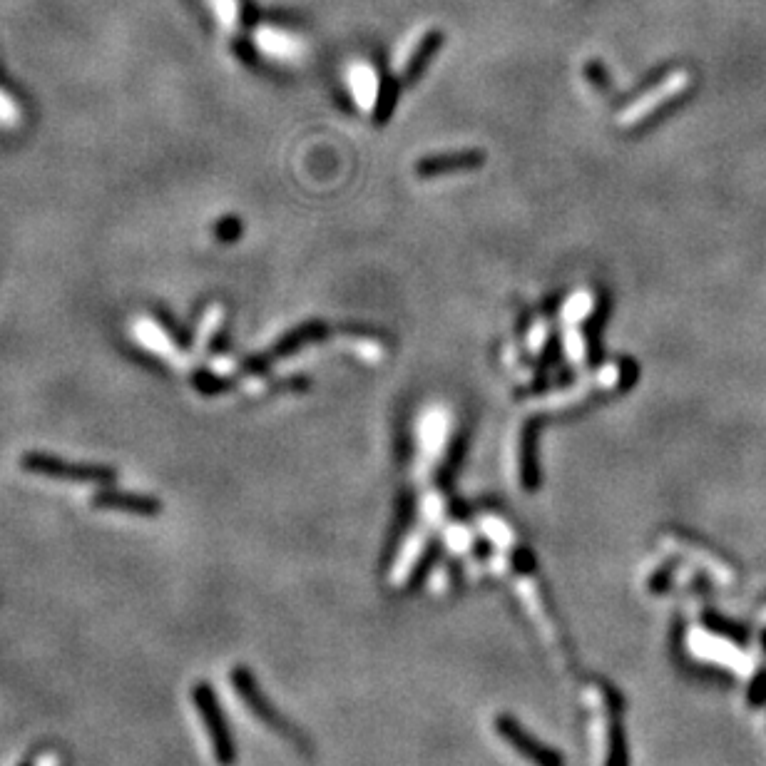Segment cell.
Returning a JSON list of instances; mask_svg holds the SVG:
<instances>
[{
	"instance_id": "cell-1",
	"label": "cell",
	"mask_w": 766,
	"mask_h": 766,
	"mask_svg": "<svg viewBox=\"0 0 766 766\" xmlns=\"http://www.w3.org/2000/svg\"><path fill=\"white\" fill-rule=\"evenodd\" d=\"M232 684H234V689H237L239 699L244 702V707H247L249 712H252L254 717L259 719V722L267 724L272 732H277L279 737H284L287 742L294 744L299 752H309V742H306V739L301 737L299 729L291 727L287 719L279 714V709L274 707V704L269 702L267 697H264L262 689H259V684H257V679H254V674L249 672L247 667H237V670L232 672Z\"/></svg>"
},
{
	"instance_id": "cell-2",
	"label": "cell",
	"mask_w": 766,
	"mask_h": 766,
	"mask_svg": "<svg viewBox=\"0 0 766 766\" xmlns=\"http://www.w3.org/2000/svg\"><path fill=\"white\" fill-rule=\"evenodd\" d=\"M194 709H197L199 719H202V727L207 732L209 747H212L214 759L219 766H234L237 762V747H234L232 729H229L227 719H224L222 707H219V699L214 694V689L207 682L194 684L192 689Z\"/></svg>"
},
{
	"instance_id": "cell-3",
	"label": "cell",
	"mask_w": 766,
	"mask_h": 766,
	"mask_svg": "<svg viewBox=\"0 0 766 766\" xmlns=\"http://www.w3.org/2000/svg\"><path fill=\"white\" fill-rule=\"evenodd\" d=\"M495 732L503 737V742H508L515 752L523 759H528L533 766H565L563 754L558 749L548 747V744L538 742L528 729L520 727V722L510 714H498L495 717Z\"/></svg>"
},
{
	"instance_id": "cell-4",
	"label": "cell",
	"mask_w": 766,
	"mask_h": 766,
	"mask_svg": "<svg viewBox=\"0 0 766 766\" xmlns=\"http://www.w3.org/2000/svg\"><path fill=\"white\" fill-rule=\"evenodd\" d=\"M20 466L25 471L35 473V476L55 478V480H70V483H110L115 473L110 468L100 466H73V463L58 461L53 456H43V453H25L20 458Z\"/></svg>"
},
{
	"instance_id": "cell-5",
	"label": "cell",
	"mask_w": 766,
	"mask_h": 766,
	"mask_svg": "<svg viewBox=\"0 0 766 766\" xmlns=\"http://www.w3.org/2000/svg\"><path fill=\"white\" fill-rule=\"evenodd\" d=\"M687 88H689L687 70H674V73L667 75L665 80H660V85H657V88L647 90V93H642L640 97H637V100L632 102L630 107H625V110L617 115V125L620 127L637 125V122L645 120V117L652 115L655 110H660L662 105H667L672 97L684 93Z\"/></svg>"
},
{
	"instance_id": "cell-6",
	"label": "cell",
	"mask_w": 766,
	"mask_h": 766,
	"mask_svg": "<svg viewBox=\"0 0 766 766\" xmlns=\"http://www.w3.org/2000/svg\"><path fill=\"white\" fill-rule=\"evenodd\" d=\"M132 336L142 349H147L165 364L175 366V369H187V364H190L180 346L175 344V339L152 316H137L135 324H132Z\"/></svg>"
},
{
	"instance_id": "cell-7",
	"label": "cell",
	"mask_w": 766,
	"mask_h": 766,
	"mask_svg": "<svg viewBox=\"0 0 766 766\" xmlns=\"http://www.w3.org/2000/svg\"><path fill=\"white\" fill-rule=\"evenodd\" d=\"M254 45L259 53L277 60V63H299L309 53L304 38L287 28H277V25H259L254 30Z\"/></svg>"
},
{
	"instance_id": "cell-8",
	"label": "cell",
	"mask_w": 766,
	"mask_h": 766,
	"mask_svg": "<svg viewBox=\"0 0 766 766\" xmlns=\"http://www.w3.org/2000/svg\"><path fill=\"white\" fill-rule=\"evenodd\" d=\"M438 40H441L438 30L428 28V25H421V28L413 30V33L398 45L396 55H393V73H396L398 78L411 75L413 70L431 55V50L436 48Z\"/></svg>"
},
{
	"instance_id": "cell-9",
	"label": "cell",
	"mask_w": 766,
	"mask_h": 766,
	"mask_svg": "<svg viewBox=\"0 0 766 766\" xmlns=\"http://www.w3.org/2000/svg\"><path fill=\"white\" fill-rule=\"evenodd\" d=\"M448 433H451V413L441 406H431L421 416L416 428L418 446H421V456H426L428 461L436 463V458L441 456L443 448H446Z\"/></svg>"
},
{
	"instance_id": "cell-10",
	"label": "cell",
	"mask_w": 766,
	"mask_h": 766,
	"mask_svg": "<svg viewBox=\"0 0 766 766\" xmlns=\"http://www.w3.org/2000/svg\"><path fill=\"white\" fill-rule=\"evenodd\" d=\"M346 85H349V93L361 112H374L381 90V80L374 65L364 63V60H354L349 70H346Z\"/></svg>"
},
{
	"instance_id": "cell-11",
	"label": "cell",
	"mask_w": 766,
	"mask_h": 766,
	"mask_svg": "<svg viewBox=\"0 0 766 766\" xmlns=\"http://www.w3.org/2000/svg\"><path fill=\"white\" fill-rule=\"evenodd\" d=\"M617 381H620V369H617V366H607V369L597 371L592 379L582 381L580 386H573L570 391H563V393H553V396H548V398H540V401L533 403V406H538V408L570 406V403H577L582 396H587L590 391H595V388H610V386H615Z\"/></svg>"
},
{
	"instance_id": "cell-12",
	"label": "cell",
	"mask_w": 766,
	"mask_h": 766,
	"mask_svg": "<svg viewBox=\"0 0 766 766\" xmlns=\"http://www.w3.org/2000/svg\"><path fill=\"white\" fill-rule=\"evenodd\" d=\"M95 508L105 510H122V513L135 515H157L162 510V503L150 495H135V493H117V490H102L93 495Z\"/></svg>"
},
{
	"instance_id": "cell-13",
	"label": "cell",
	"mask_w": 766,
	"mask_h": 766,
	"mask_svg": "<svg viewBox=\"0 0 766 766\" xmlns=\"http://www.w3.org/2000/svg\"><path fill=\"white\" fill-rule=\"evenodd\" d=\"M605 766H630V747H627V732L625 727H622L620 712H612L610 732H607Z\"/></svg>"
},
{
	"instance_id": "cell-14",
	"label": "cell",
	"mask_w": 766,
	"mask_h": 766,
	"mask_svg": "<svg viewBox=\"0 0 766 766\" xmlns=\"http://www.w3.org/2000/svg\"><path fill=\"white\" fill-rule=\"evenodd\" d=\"M222 319H224V306L222 304H212L207 309V314H204L202 324H199L197 329V336H194V356H204V351L209 349V344H212V336L214 331L222 326Z\"/></svg>"
},
{
	"instance_id": "cell-15",
	"label": "cell",
	"mask_w": 766,
	"mask_h": 766,
	"mask_svg": "<svg viewBox=\"0 0 766 766\" xmlns=\"http://www.w3.org/2000/svg\"><path fill=\"white\" fill-rule=\"evenodd\" d=\"M209 8H212L214 18L219 20L227 33H234L239 28V20H242V5L239 0H209Z\"/></svg>"
},
{
	"instance_id": "cell-16",
	"label": "cell",
	"mask_w": 766,
	"mask_h": 766,
	"mask_svg": "<svg viewBox=\"0 0 766 766\" xmlns=\"http://www.w3.org/2000/svg\"><path fill=\"white\" fill-rule=\"evenodd\" d=\"M592 304H595V301H592L590 291H577V294L570 296L568 304H565L563 319L568 321V324H577V321H582L590 314Z\"/></svg>"
},
{
	"instance_id": "cell-17",
	"label": "cell",
	"mask_w": 766,
	"mask_h": 766,
	"mask_svg": "<svg viewBox=\"0 0 766 766\" xmlns=\"http://www.w3.org/2000/svg\"><path fill=\"white\" fill-rule=\"evenodd\" d=\"M20 120H23V112H20L18 102L0 88V127L15 130V127H20Z\"/></svg>"
},
{
	"instance_id": "cell-18",
	"label": "cell",
	"mask_w": 766,
	"mask_h": 766,
	"mask_svg": "<svg viewBox=\"0 0 766 766\" xmlns=\"http://www.w3.org/2000/svg\"><path fill=\"white\" fill-rule=\"evenodd\" d=\"M431 568H433V553H423L421 560H418V563L413 565L411 573H408L406 587H403V590H406V592L418 590V587L423 585V580H426V575L431 573Z\"/></svg>"
},
{
	"instance_id": "cell-19",
	"label": "cell",
	"mask_w": 766,
	"mask_h": 766,
	"mask_svg": "<svg viewBox=\"0 0 766 766\" xmlns=\"http://www.w3.org/2000/svg\"><path fill=\"white\" fill-rule=\"evenodd\" d=\"M20 766H65V759L55 749H40V752L25 757V762Z\"/></svg>"
},
{
	"instance_id": "cell-20",
	"label": "cell",
	"mask_w": 766,
	"mask_h": 766,
	"mask_svg": "<svg viewBox=\"0 0 766 766\" xmlns=\"http://www.w3.org/2000/svg\"><path fill=\"white\" fill-rule=\"evenodd\" d=\"M565 351H568L575 364H580L582 356H585V341H582V336L575 329H570L568 336H565Z\"/></svg>"
},
{
	"instance_id": "cell-21",
	"label": "cell",
	"mask_w": 766,
	"mask_h": 766,
	"mask_svg": "<svg viewBox=\"0 0 766 766\" xmlns=\"http://www.w3.org/2000/svg\"><path fill=\"white\" fill-rule=\"evenodd\" d=\"M545 339H548V326L543 324V319H538V321H535V324H533V329H530V334H528V346H530V351H533V354H538V351L543 349Z\"/></svg>"
},
{
	"instance_id": "cell-22",
	"label": "cell",
	"mask_w": 766,
	"mask_h": 766,
	"mask_svg": "<svg viewBox=\"0 0 766 766\" xmlns=\"http://www.w3.org/2000/svg\"><path fill=\"white\" fill-rule=\"evenodd\" d=\"M234 369H237V361L227 359V356H217V359L212 361V371H214V374H219V376L232 374Z\"/></svg>"
},
{
	"instance_id": "cell-23",
	"label": "cell",
	"mask_w": 766,
	"mask_h": 766,
	"mask_svg": "<svg viewBox=\"0 0 766 766\" xmlns=\"http://www.w3.org/2000/svg\"><path fill=\"white\" fill-rule=\"evenodd\" d=\"M513 565L518 568V573H533V558L530 553H515L513 555Z\"/></svg>"
}]
</instances>
